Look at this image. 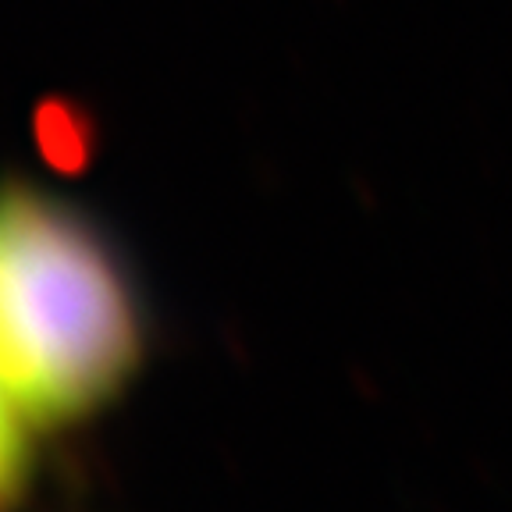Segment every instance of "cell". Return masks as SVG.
<instances>
[{
    "label": "cell",
    "mask_w": 512,
    "mask_h": 512,
    "mask_svg": "<svg viewBox=\"0 0 512 512\" xmlns=\"http://www.w3.org/2000/svg\"><path fill=\"white\" fill-rule=\"evenodd\" d=\"M150 317L125 253L86 207L0 182V392L40 427H75L132 388Z\"/></svg>",
    "instance_id": "1"
},
{
    "label": "cell",
    "mask_w": 512,
    "mask_h": 512,
    "mask_svg": "<svg viewBox=\"0 0 512 512\" xmlns=\"http://www.w3.org/2000/svg\"><path fill=\"white\" fill-rule=\"evenodd\" d=\"M25 424L29 420L11 406L8 395L0 392V512H15L22 498L29 495L36 456H32Z\"/></svg>",
    "instance_id": "2"
}]
</instances>
